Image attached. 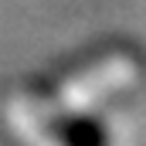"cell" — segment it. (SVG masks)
<instances>
[{"mask_svg": "<svg viewBox=\"0 0 146 146\" xmlns=\"http://www.w3.org/2000/svg\"><path fill=\"white\" fill-rule=\"evenodd\" d=\"M44 133L58 146H112L109 126L88 112H54L44 122Z\"/></svg>", "mask_w": 146, "mask_h": 146, "instance_id": "1", "label": "cell"}]
</instances>
